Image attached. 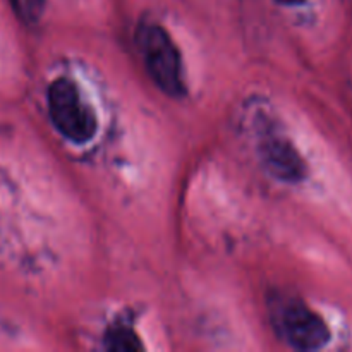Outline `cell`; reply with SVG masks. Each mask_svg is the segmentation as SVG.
<instances>
[{
  "mask_svg": "<svg viewBox=\"0 0 352 352\" xmlns=\"http://www.w3.org/2000/svg\"><path fill=\"white\" fill-rule=\"evenodd\" d=\"M136 43L144 67L158 89L168 96L186 95L184 67L177 45L164 26L157 23H141L136 31Z\"/></svg>",
  "mask_w": 352,
  "mask_h": 352,
  "instance_id": "obj_1",
  "label": "cell"
},
{
  "mask_svg": "<svg viewBox=\"0 0 352 352\" xmlns=\"http://www.w3.org/2000/svg\"><path fill=\"white\" fill-rule=\"evenodd\" d=\"M47 103L52 124L62 138L74 144H85L95 138L96 113L72 79H54L48 86Z\"/></svg>",
  "mask_w": 352,
  "mask_h": 352,
  "instance_id": "obj_2",
  "label": "cell"
},
{
  "mask_svg": "<svg viewBox=\"0 0 352 352\" xmlns=\"http://www.w3.org/2000/svg\"><path fill=\"white\" fill-rule=\"evenodd\" d=\"M272 322L278 336L298 351L322 349L330 340V330L322 316L298 299H275Z\"/></svg>",
  "mask_w": 352,
  "mask_h": 352,
  "instance_id": "obj_3",
  "label": "cell"
},
{
  "mask_svg": "<svg viewBox=\"0 0 352 352\" xmlns=\"http://www.w3.org/2000/svg\"><path fill=\"white\" fill-rule=\"evenodd\" d=\"M258 155L263 167L282 182L305 181L308 165L291 140L275 127L261 131L258 140Z\"/></svg>",
  "mask_w": 352,
  "mask_h": 352,
  "instance_id": "obj_4",
  "label": "cell"
},
{
  "mask_svg": "<svg viewBox=\"0 0 352 352\" xmlns=\"http://www.w3.org/2000/svg\"><path fill=\"white\" fill-rule=\"evenodd\" d=\"M105 346L110 351H141L143 344H141L140 337L134 332L133 327L126 325V323L119 322L109 327L105 332Z\"/></svg>",
  "mask_w": 352,
  "mask_h": 352,
  "instance_id": "obj_5",
  "label": "cell"
},
{
  "mask_svg": "<svg viewBox=\"0 0 352 352\" xmlns=\"http://www.w3.org/2000/svg\"><path fill=\"white\" fill-rule=\"evenodd\" d=\"M14 12L24 24H36L45 10V0H10Z\"/></svg>",
  "mask_w": 352,
  "mask_h": 352,
  "instance_id": "obj_6",
  "label": "cell"
},
{
  "mask_svg": "<svg viewBox=\"0 0 352 352\" xmlns=\"http://www.w3.org/2000/svg\"><path fill=\"white\" fill-rule=\"evenodd\" d=\"M275 2L282 3V6H301L306 0H275Z\"/></svg>",
  "mask_w": 352,
  "mask_h": 352,
  "instance_id": "obj_7",
  "label": "cell"
}]
</instances>
